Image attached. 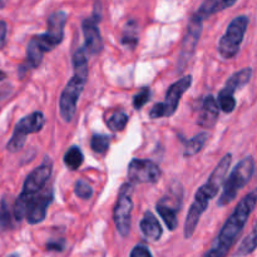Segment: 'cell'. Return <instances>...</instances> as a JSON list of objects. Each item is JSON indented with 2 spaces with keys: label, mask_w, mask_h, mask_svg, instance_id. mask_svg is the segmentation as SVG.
Masks as SVG:
<instances>
[{
  "label": "cell",
  "mask_w": 257,
  "mask_h": 257,
  "mask_svg": "<svg viewBox=\"0 0 257 257\" xmlns=\"http://www.w3.org/2000/svg\"><path fill=\"white\" fill-rule=\"evenodd\" d=\"M231 162H232V155L231 153H227L226 156H223L222 160L220 161V163L216 166L213 172L211 173L207 182L201 186L197 192H196L195 201L191 205L188 215L186 217L185 230H183L185 231L186 238L192 237L201 216L203 215V212L207 210L208 205H210V201L212 198H215L217 196V193L220 192L221 186L225 182L226 176H227L228 170H230Z\"/></svg>",
  "instance_id": "6da1fadb"
},
{
  "label": "cell",
  "mask_w": 257,
  "mask_h": 257,
  "mask_svg": "<svg viewBox=\"0 0 257 257\" xmlns=\"http://www.w3.org/2000/svg\"><path fill=\"white\" fill-rule=\"evenodd\" d=\"M256 191H251L247 196L240 201L236 206L235 211L232 215L227 218V221L223 225L220 235L216 238L215 243L210 248L205 257H225L235 243L236 238L243 230L245 225L247 223V220L250 218V215L255 210L256 206Z\"/></svg>",
  "instance_id": "7a4b0ae2"
},
{
  "label": "cell",
  "mask_w": 257,
  "mask_h": 257,
  "mask_svg": "<svg viewBox=\"0 0 257 257\" xmlns=\"http://www.w3.org/2000/svg\"><path fill=\"white\" fill-rule=\"evenodd\" d=\"M73 68L74 75L70 78L60 94L59 110L60 117L67 123L72 122L77 110L78 99L82 94L88 79V58L84 48H79L73 55Z\"/></svg>",
  "instance_id": "3957f363"
},
{
  "label": "cell",
  "mask_w": 257,
  "mask_h": 257,
  "mask_svg": "<svg viewBox=\"0 0 257 257\" xmlns=\"http://www.w3.org/2000/svg\"><path fill=\"white\" fill-rule=\"evenodd\" d=\"M53 171V163L49 158H45L44 162L33 170L29 175L27 176L24 181V186H23V191L17 198L14 203V208H13V215L17 222L23 221L27 213L28 203L30 202L33 197L42 192L44 186L49 181L50 176H52Z\"/></svg>",
  "instance_id": "277c9868"
},
{
  "label": "cell",
  "mask_w": 257,
  "mask_h": 257,
  "mask_svg": "<svg viewBox=\"0 0 257 257\" xmlns=\"http://www.w3.org/2000/svg\"><path fill=\"white\" fill-rule=\"evenodd\" d=\"M253 173H255V161L252 156H248L240 161L226 180L222 193L217 201L218 207H223L232 202L237 196L238 191L242 190L250 182Z\"/></svg>",
  "instance_id": "5b68a950"
},
{
  "label": "cell",
  "mask_w": 257,
  "mask_h": 257,
  "mask_svg": "<svg viewBox=\"0 0 257 257\" xmlns=\"http://www.w3.org/2000/svg\"><path fill=\"white\" fill-rule=\"evenodd\" d=\"M248 27V17L247 15H240V17L235 18L232 22L228 24L227 30L223 34L218 42V54L223 58V59H232L237 55L238 50H240L242 40L245 38L246 30Z\"/></svg>",
  "instance_id": "8992f818"
},
{
  "label": "cell",
  "mask_w": 257,
  "mask_h": 257,
  "mask_svg": "<svg viewBox=\"0 0 257 257\" xmlns=\"http://www.w3.org/2000/svg\"><path fill=\"white\" fill-rule=\"evenodd\" d=\"M191 84H192V75H185V77L181 78L180 80L173 83V84L167 89L165 102L157 103V104L153 105L152 109L150 110L151 119L171 117V115L177 110L181 98L185 94L186 90L190 89Z\"/></svg>",
  "instance_id": "52a82bcc"
},
{
  "label": "cell",
  "mask_w": 257,
  "mask_h": 257,
  "mask_svg": "<svg viewBox=\"0 0 257 257\" xmlns=\"http://www.w3.org/2000/svg\"><path fill=\"white\" fill-rule=\"evenodd\" d=\"M44 124L45 117L39 110H35V112L28 114L27 117L22 118L15 125L14 133L7 145V150L12 153L19 152L24 147L28 136L40 132Z\"/></svg>",
  "instance_id": "ba28073f"
},
{
  "label": "cell",
  "mask_w": 257,
  "mask_h": 257,
  "mask_svg": "<svg viewBox=\"0 0 257 257\" xmlns=\"http://www.w3.org/2000/svg\"><path fill=\"white\" fill-rule=\"evenodd\" d=\"M67 23V13L63 10L54 12L48 18V30L44 34L34 37V42L43 53H49L63 42L64 27Z\"/></svg>",
  "instance_id": "9c48e42d"
},
{
  "label": "cell",
  "mask_w": 257,
  "mask_h": 257,
  "mask_svg": "<svg viewBox=\"0 0 257 257\" xmlns=\"http://www.w3.org/2000/svg\"><path fill=\"white\" fill-rule=\"evenodd\" d=\"M133 186L131 183H124L119 191L117 205L113 212V218H114L115 228L118 233L122 237H127L131 231V223H132V210H133V201H132Z\"/></svg>",
  "instance_id": "30bf717a"
},
{
  "label": "cell",
  "mask_w": 257,
  "mask_h": 257,
  "mask_svg": "<svg viewBox=\"0 0 257 257\" xmlns=\"http://www.w3.org/2000/svg\"><path fill=\"white\" fill-rule=\"evenodd\" d=\"M252 77V69L251 68H245L241 69L240 72L235 73L228 78L226 82L225 87L221 89L218 94V105L225 113H232L236 108V99L235 92L240 88L245 87L250 82Z\"/></svg>",
  "instance_id": "8fae6325"
},
{
  "label": "cell",
  "mask_w": 257,
  "mask_h": 257,
  "mask_svg": "<svg viewBox=\"0 0 257 257\" xmlns=\"http://www.w3.org/2000/svg\"><path fill=\"white\" fill-rule=\"evenodd\" d=\"M162 176L160 166L153 161L135 158L128 166V183L141 185V183H156Z\"/></svg>",
  "instance_id": "7c38bea8"
},
{
  "label": "cell",
  "mask_w": 257,
  "mask_h": 257,
  "mask_svg": "<svg viewBox=\"0 0 257 257\" xmlns=\"http://www.w3.org/2000/svg\"><path fill=\"white\" fill-rule=\"evenodd\" d=\"M99 22H100V4L94 5V12L92 17L83 20L82 29L84 34V49L89 54L95 55L99 54L103 50V40L99 32Z\"/></svg>",
  "instance_id": "4fadbf2b"
},
{
  "label": "cell",
  "mask_w": 257,
  "mask_h": 257,
  "mask_svg": "<svg viewBox=\"0 0 257 257\" xmlns=\"http://www.w3.org/2000/svg\"><path fill=\"white\" fill-rule=\"evenodd\" d=\"M201 32H202V20L196 17V15H193L191 18L190 23H188L187 33H186V37L182 43V49H181L180 55V68L186 65L188 59L195 54Z\"/></svg>",
  "instance_id": "5bb4252c"
},
{
  "label": "cell",
  "mask_w": 257,
  "mask_h": 257,
  "mask_svg": "<svg viewBox=\"0 0 257 257\" xmlns=\"http://www.w3.org/2000/svg\"><path fill=\"white\" fill-rule=\"evenodd\" d=\"M53 198H54L53 191H45L43 193H38L35 197L30 200V202L28 203L27 213H25V217H27L29 225H37V223L44 221L45 216H47V210L52 203Z\"/></svg>",
  "instance_id": "9a60e30c"
},
{
  "label": "cell",
  "mask_w": 257,
  "mask_h": 257,
  "mask_svg": "<svg viewBox=\"0 0 257 257\" xmlns=\"http://www.w3.org/2000/svg\"><path fill=\"white\" fill-rule=\"evenodd\" d=\"M218 114H220V108H218L217 100L215 99L213 95H207L203 99L202 110L197 119V124L206 130L213 128L218 119Z\"/></svg>",
  "instance_id": "2e32d148"
},
{
  "label": "cell",
  "mask_w": 257,
  "mask_h": 257,
  "mask_svg": "<svg viewBox=\"0 0 257 257\" xmlns=\"http://www.w3.org/2000/svg\"><path fill=\"white\" fill-rule=\"evenodd\" d=\"M156 210H157L158 215L162 217L165 221L166 226L170 231H175L178 226V210L180 206L172 205L170 196H165L161 198L160 202L156 205Z\"/></svg>",
  "instance_id": "e0dca14e"
},
{
  "label": "cell",
  "mask_w": 257,
  "mask_h": 257,
  "mask_svg": "<svg viewBox=\"0 0 257 257\" xmlns=\"http://www.w3.org/2000/svg\"><path fill=\"white\" fill-rule=\"evenodd\" d=\"M140 228L142 231L143 237L151 242H156L162 237V226H161L160 221L155 216V213L151 211H146L143 218L141 220Z\"/></svg>",
  "instance_id": "ac0fdd59"
},
{
  "label": "cell",
  "mask_w": 257,
  "mask_h": 257,
  "mask_svg": "<svg viewBox=\"0 0 257 257\" xmlns=\"http://www.w3.org/2000/svg\"><path fill=\"white\" fill-rule=\"evenodd\" d=\"M236 4V0H232V2H222V0H207V2L202 3L198 10L196 12V17L200 18L203 22V19L211 17L215 13L221 12V10H225L226 8L233 7Z\"/></svg>",
  "instance_id": "d6986e66"
},
{
  "label": "cell",
  "mask_w": 257,
  "mask_h": 257,
  "mask_svg": "<svg viewBox=\"0 0 257 257\" xmlns=\"http://www.w3.org/2000/svg\"><path fill=\"white\" fill-rule=\"evenodd\" d=\"M208 140V133L207 132H201L197 136L192 137L185 143V151H183V156L185 157H192V156L197 155L203 146L206 145Z\"/></svg>",
  "instance_id": "ffe728a7"
},
{
  "label": "cell",
  "mask_w": 257,
  "mask_h": 257,
  "mask_svg": "<svg viewBox=\"0 0 257 257\" xmlns=\"http://www.w3.org/2000/svg\"><path fill=\"white\" fill-rule=\"evenodd\" d=\"M83 161H84V156H83L80 148L77 147V146L70 147L64 155V165L70 171L78 170L83 165Z\"/></svg>",
  "instance_id": "44dd1931"
},
{
  "label": "cell",
  "mask_w": 257,
  "mask_h": 257,
  "mask_svg": "<svg viewBox=\"0 0 257 257\" xmlns=\"http://www.w3.org/2000/svg\"><path fill=\"white\" fill-rule=\"evenodd\" d=\"M43 55L44 53L39 49V47L37 45V43L34 42V39H32L28 44L27 48V64L30 68H38L42 64Z\"/></svg>",
  "instance_id": "7402d4cb"
},
{
  "label": "cell",
  "mask_w": 257,
  "mask_h": 257,
  "mask_svg": "<svg viewBox=\"0 0 257 257\" xmlns=\"http://www.w3.org/2000/svg\"><path fill=\"white\" fill-rule=\"evenodd\" d=\"M128 123V115L122 110H115L107 119V125L113 132H122Z\"/></svg>",
  "instance_id": "603a6c76"
},
{
  "label": "cell",
  "mask_w": 257,
  "mask_h": 257,
  "mask_svg": "<svg viewBox=\"0 0 257 257\" xmlns=\"http://www.w3.org/2000/svg\"><path fill=\"white\" fill-rule=\"evenodd\" d=\"M110 145V138L107 135H100V133H95L90 140V148L94 151L95 153L103 155L108 151Z\"/></svg>",
  "instance_id": "cb8c5ba5"
},
{
  "label": "cell",
  "mask_w": 257,
  "mask_h": 257,
  "mask_svg": "<svg viewBox=\"0 0 257 257\" xmlns=\"http://www.w3.org/2000/svg\"><path fill=\"white\" fill-rule=\"evenodd\" d=\"M256 245H257L256 228L253 227L250 235H248L247 237L243 238V241L241 242V245H240V247H238L236 256H246V255H248V253L253 252V251H255V248H256Z\"/></svg>",
  "instance_id": "d4e9b609"
},
{
  "label": "cell",
  "mask_w": 257,
  "mask_h": 257,
  "mask_svg": "<svg viewBox=\"0 0 257 257\" xmlns=\"http://www.w3.org/2000/svg\"><path fill=\"white\" fill-rule=\"evenodd\" d=\"M122 43L127 47L135 48L138 43V34H137V27H136V23L133 20H131L127 25H125V29L123 32L122 37Z\"/></svg>",
  "instance_id": "484cf974"
},
{
  "label": "cell",
  "mask_w": 257,
  "mask_h": 257,
  "mask_svg": "<svg viewBox=\"0 0 257 257\" xmlns=\"http://www.w3.org/2000/svg\"><path fill=\"white\" fill-rule=\"evenodd\" d=\"M74 192L77 195V197H79L80 200H89L93 196V188L89 183H87L85 181L79 180L75 182L74 185Z\"/></svg>",
  "instance_id": "4316f807"
},
{
  "label": "cell",
  "mask_w": 257,
  "mask_h": 257,
  "mask_svg": "<svg viewBox=\"0 0 257 257\" xmlns=\"http://www.w3.org/2000/svg\"><path fill=\"white\" fill-rule=\"evenodd\" d=\"M151 97H152V93H151L150 88H143L141 92H138L137 94L133 97V107L137 110L142 109V108L150 102Z\"/></svg>",
  "instance_id": "83f0119b"
},
{
  "label": "cell",
  "mask_w": 257,
  "mask_h": 257,
  "mask_svg": "<svg viewBox=\"0 0 257 257\" xmlns=\"http://www.w3.org/2000/svg\"><path fill=\"white\" fill-rule=\"evenodd\" d=\"M12 227V218H10V211L8 202L5 198H3L2 203H0V228L5 230V228Z\"/></svg>",
  "instance_id": "f1b7e54d"
},
{
  "label": "cell",
  "mask_w": 257,
  "mask_h": 257,
  "mask_svg": "<svg viewBox=\"0 0 257 257\" xmlns=\"http://www.w3.org/2000/svg\"><path fill=\"white\" fill-rule=\"evenodd\" d=\"M130 257H153L150 248L145 245H137L133 247Z\"/></svg>",
  "instance_id": "f546056e"
},
{
  "label": "cell",
  "mask_w": 257,
  "mask_h": 257,
  "mask_svg": "<svg viewBox=\"0 0 257 257\" xmlns=\"http://www.w3.org/2000/svg\"><path fill=\"white\" fill-rule=\"evenodd\" d=\"M65 247V241L64 240H58V241H49L47 243V248L49 251H58L62 252Z\"/></svg>",
  "instance_id": "4dcf8cb0"
},
{
  "label": "cell",
  "mask_w": 257,
  "mask_h": 257,
  "mask_svg": "<svg viewBox=\"0 0 257 257\" xmlns=\"http://www.w3.org/2000/svg\"><path fill=\"white\" fill-rule=\"evenodd\" d=\"M7 33H8V25L4 20H0V49L5 47L7 43Z\"/></svg>",
  "instance_id": "1f68e13d"
},
{
  "label": "cell",
  "mask_w": 257,
  "mask_h": 257,
  "mask_svg": "<svg viewBox=\"0 0 257 257\" xmlns=\"http://www.w3.org/2000/svg\"><path fill=\"white\" fill-rule=\"evenodd\" d=\"M5 78H7V73L3 72V70H0V82H2V80H4Z\"/></svg>",
  "instance_id": "d6a6232c"
},
{
  "label": "cell",
  "mask_w": 257,
  "mask_h": 257,
  "mask_svg": "<svg viewBox=\"0 0 257 257\" xmlns=\"http://www.w3.org/2000/svg\"><path fill=\"white\" fill-rule=\"evenodd\" d=\"M8 257H19V255H17V253H12V255H9Z\"/></svg>",
  "instance_id": "836d02e7"
},
{
  "label": "cell",
  "mask_w": 257,
  "mask_h": 257,
  "mask_svg": "<svg viewBox=\"0 0 257 257\" xmlns=\"http://www.w3.org/2000/svg\"><path fill=\"white\" fill-rule=\"evenodd\" d=\"M4 7V3H0V8H3Z\"/></svg>",
  "instance_id": "e575fe53"
}]
</instances>
